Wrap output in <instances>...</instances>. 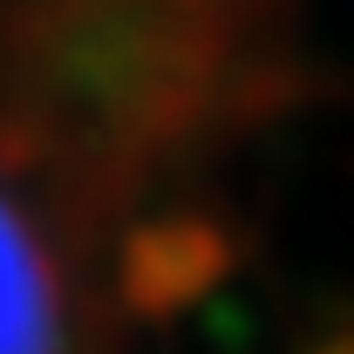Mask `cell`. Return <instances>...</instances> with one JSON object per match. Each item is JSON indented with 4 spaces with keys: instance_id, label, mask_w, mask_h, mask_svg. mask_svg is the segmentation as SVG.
Wrapping results in <instances>:
<instances>
[{
    "instance_id": "obj_1",
    "label": "cell",
    "mask_w": 354,
    "mask_h": 354,
    "mask_svg": "<svg viewBox=\"0 0 354 354\" xmlns=\"http://www.w3.org/2000/svg\"><path fill=\"white\" fill-rule=\"evenodd\" d=\"M293 0H0V354H116L157 212L272 95Z\"/></svg>"
}]
</instances>
